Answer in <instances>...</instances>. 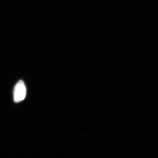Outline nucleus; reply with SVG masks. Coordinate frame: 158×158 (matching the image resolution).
Masks as SVG:
<instances>
[{
    "instance_id": "1",
    "label": "nucleus",
    "mask_w": 158,
    "mask_h": 158,
    "mask_svg": "<svg viewBox=\"0 0 158 158\" xmlns=\"http://www.w3.org/2000/svg\"><path fill=\"white\" fill-rule=\"evenodd\" d=\"M27 89L24 83L20 81L15 86L13 90V99L15 103L21 102L25 98Z\"/></svg>"
}]
</instances>
